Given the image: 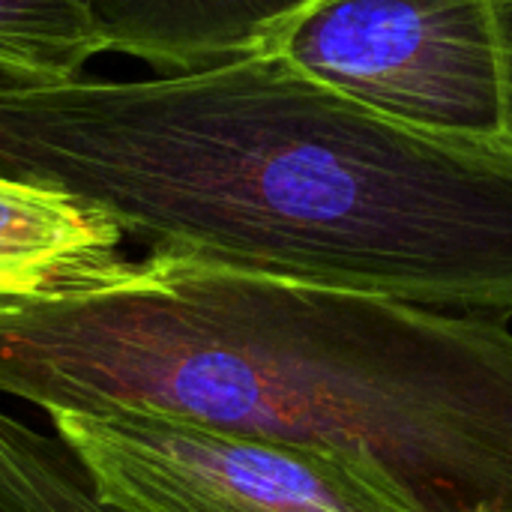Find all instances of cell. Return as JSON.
<instances>
[{
    "mask_svg": "<svg viewBox=\"0 0 512 512\" xmlns=\"http://www.w3.org/2000/svg\"><path fill=\"white\" fill-rule=\"evenodd\" d=\"M0 174L81 198L150 252L512 315V144L408 129L267 51L0 87Z\"/></svg>",
    "mask_w": 512,
    "mask_h": 512,
    "instance_id": "6da1fadb",
    "label": "cell"
},
{
    "mask_svg": "<svg viewBox=\"0 0 512 512\" xmlns=\"http://www.w3.org/2000/svg\"><path fill=\"white\" fill-rule=\"evenodd\" d=\"M0 393L330 447L417 512H512V330L150 252L0 318Z\"/></svg>",
    "mask_w": 512,
    "mask_h": 512,
    "instance_id": "7a4b0ae2",
    "label": "cell"
},
{
    "mask_svg": "<svg viewBox=\"0 0 512 512\" xmlns=\"http://www.w3.org/2000/svg\"><path fill=\"white\" fill-rule=\"evenodd\" d=\"M264 51L408 129L512 144L498 0H309Z\"/></svg>",
    "mask_w": 512,
    "mask_h": 512,
    "instance_id": "3957f363",
    "label": "cell"
},
{
    "mask_svg": "<svg viewBox=\"0 0 512 512\" xmlns=\"http://www.w3.org/2000/svg\"><path fill=\"white\" fill-rule=\"evenodd\" d=\"M51 426L117 512H417L384 471L330 447L135 414Z\"/></svg>",
    "mask_w": 512,
    "mask_h": 512,
    "instance_id": "277c9868",
    "label": "cell"
},
{
    "mask_svg": "<svg viewBox=\"0 0 512 512\" xmlns=\"http://www.w3.org/2000/svg\"><path fill=\"white\" fill-rule=\"evenodd\" d=\"M123 228L54 186L0 174V318L117 270Z\"/></svg>",
    "mask_w": 512,
    "mask_h": 512,
    "instance_id": "5b68a950",
    "label": "cell"
},
{
    "mask_svg": "<svg viewBox=\"0 0 512 512\" xmlns=\"http://www.w3.org/2000/svg\"><path fill=\"white\" fill-rule=\"evenodd\" d=\"M309 0H84L105 51L171 72L264 51Z\"/></svg>",
    "mask_w": 512,
    "mask_h": 512,
    "instance_id": "8992f818",
    "label": "cell"
},
{
    "mask_svg": "<svg viewBox=\"0 0 512 512\" xmlns=\"http://www.w3.org/2000/svg\"><path fill=\"white\" fill-rule=\"evenodd\" d=\"M105 54L84 0H0V87H51L84 78Z\"/></svg>",
    "mask_w": 512,
    "mask_h": 512,
    "instance_id": "52a82bcc",
    "label": "cell"
},
{
    "mask_svg": "<svg viewBox=\"0 0 512 512\" xmlns=\"http://www.w3.org/2000/svg\"><path fill=\"white\" fill-rule=\"evenodd\" d=\"M0 512H117L63 447L0 411Z\"/></svg>",
    "mask_w": 512,
    "mask_h": 512,
    "instance_id": "ba28073f",
    "label": "cell"
},
{
    "mask_svg": "<svg viewBox=\"0 0 512 512\" xmlns=\"http://www.w3.org/2000/svg\"><path fill=\"white\" fill-rule=\"evenodd\" d=\"M501 36H504V57H507V81H510V135H512V0H498Z\"/></svg>",
    "mask_w": 512,
    "mask_h": 512,
    "instance_id": "9c48e42d",
    "label": "cell"
}]
</instances>
